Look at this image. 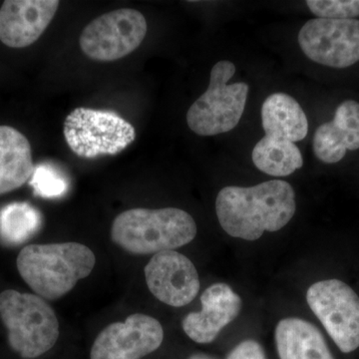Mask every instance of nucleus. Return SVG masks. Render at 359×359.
Returning <instances> with one entry per match:
<instances>
[{"label":"nucleus","instance_id":"f257e3e1","mask_svg":"<svg viewBox=\"0 0 359 359\" xmlns=\"http://www.w3.org/2000/svg\"><path fill=\"white\" fill-rule=\"evenodd\" d=\"M297 210L294 188L283 180L254 187H224L216 199L217 217L231 237L257 241L264 231H280Z\"/></svg>","mask_w":359,"mask_h":359},{"label":"nucleus","instance_id":"f03ea898","mask_svg":"<svg viewBox=\"0 0 359 359\" xmlns=\"http://www.w3.org/2000/svg\"><path fill=\"white\" fill-rule=\"evenodd\" d=\"M95 255L78 243L29 245L16 259L18 273L42 299L55 301L67 294L80 280L89 276Z\"/></svg>","mask_w":359,"mask_h":359},{"label":"nucleus","instance_id":"7ed1b4c3","mask_svg":"<svg viewBox=\"0 0 359 359\" xmlns=\"http://www.w3.org/2000/svg\"><path fill=\"white\" fill-rule=\"evenodd\" d=\"M197 231L195 219L183 210L137 208L116 217L111 240L130 254L155 255L188 245Z\"/></svg>","mask_w":359,"mask_h":359},{"label":"nucleus","instance_id":"20e7f679","mask_svg":"<svg viewBox=\"0 0 359 359\" xmlns=\"http://www.w3.org/2000/svg\"><path fill=\"white\" fill-rule=\"evenodd\" d=\"M0 318L9 346L25 359L43 355L59 339L57 316L44 299L15 290L0 292Z\"/></svg>","mask_w":359,"mask_h":359},{"label":"nucleus","instance_id":"39448f33","mask_svg":"<svg viewBox=\"0 0 359 359\" xmlns=\"http://www.w3.org/2000/svg\"><path fill=\"white\" fill-rule=\"evenodd\" d=\"M236 73L231 61L222 60L212 66L209 88L193 103L187 113V123L194 133L215 136L235 128L244 114L249 85L228 84Z\"/></svg>","mask_w":359,"mask_h":359},{"label":"nucleus","instance_id":"423d86ee","mask_svg":"<svg viewBox=\"0 0 359 359\" xmlns=\"http://www.w3.org/2000/svg\"><path fill=\"white\" fill-rule=\"evenodd\" d=\"M63 135L74 154L93 159L121 153L136 139V130L113 111L79 107L66 117Z\"/></svg>","mask_w":359,"mask_h":359},{"label":"nucleus","instance_id":"0eeeda50","mask_svg":"<svg viewBox=\"0 0 359 359\" xmlns=\"http://www.w3.org/2000/svg\"><path fill=\"white\" fill-rule=\"evenodd\" d=\"M147 30V21L140 11L117 9L102 14L84 28L80 35V48L93 60L111 62L136 50Z\"/></svg>","mask_w":359,"mask_h":359},{"label":"nucleus","instance_id":"6e6552de","mask_svg":"<svg viewBox=\"0 0 359 359\" xmlns=\"http://www.w3.org/2000/svg\"><path fill=\"white\" fill-rule=\"evenodd\" d=\"M306 302L342 353L358 348L359 297L348 285L335 278L313 283Z\"/></svg>","mask_w":359,"mask_h":359},{"label":"nucleus","instance_id":"1a4fd4ad","mask_svg":"<svg viewBox=\"0 0 359 359\" xmlns=\"http://www.w3.org/2000/svg\"><path fill=\"white\" fill-rule=\"evenodd\" d=\"M304 55L318 65L346 68L359 61V20H309L299 30Z\"/></svg>","mask_w":359,"mask_h":359},{"label":"nucleus","instance_id":"9d476101","mask_svg":"<svg viewBox=\"0 0 359 359\" xmlns=\"http://www.w3.org/2000/svg\"><path fill=\"white\" fill-rule=\"evenodd\" d=\"M164 340L159 321L135 313L104 328L94 340L90 359H141L154 353Z\"/></svg>","mask_w":359,"mask_h":359},{"label":"nucleus","instance_id":"9b49d317","mask_svg":"<svg viewBox=\"0 0 359 359\" xmlns=\"http://www.w3.org/2000/svg\"><path fill=\"white\" fill-rule=\"evenodd\" d=\"M144 273L151 294L174 308L190 304L200 290L197 269L190 259L176 250L155 254Z\"/></svg>","mask_w":359,"mask_h":359},{"label":"nucleus","instance_id":"f8f14e48","mask_svg":"<svg viewBox=\"0 0 359 359\" xmlns=\"http://www.w3.org/2000/svg\"><path fill=\"white\" fill-rule=\"evenodd\" d=\"M60 2L57 0H7L0 8V41L11 48L36 42L48 27Z\"/></svg>","mask_w":359,"mask_h":359},{"label":"nucleus","instance_id":"ddd939ff","mask_svg":"<svg viewBox=\"0 0 359 359\" xmlns=\"http://www.w3.org/2000/svg\"><path fill=\"white\" fill-rule=\"evenodd\" d=\"M202 311L191 313L182 323L185 334L200 344H211L224 327L235 320L242 299L226 283H214L201 295Z\"/></svg>","mask_w":359,"mask_h":359},{"label":"nucleus","instance_id":"4468645a","mask_svg":"<svg viewBox=\"0 0 359 359\" xmlns=\"http://www.w3.org/2000/svg\"><path fill=\"white\" fill-rule=\"evenodd\" d=\"M313 147L314 155L325 164L339 163L347 151L358 150L359 103H340L332 121L323 123L316 130Z\"/></svg>","mask_w":359,"mask_h":359},{"label":"nucleus","instance_id":"2eb2a0df","mask_svg":"<svg viewBox=\"0 0 359 359\" xmlns=\"http://www.w3.org/2000/svg\"><path fill=\"white\" fill-rule=\"evenodd\" d=\"M32 146L13 127L0 126V195L13 192L32 179L34 172Z\"/></svg>","mask_w":359,"mask_h":359},{"label":"nucleus","instance_id":"dca6fc26","mask_svg":"<svg viewBox=\"0 0 359 359\" xmlns=\"http://www.w3.org/2000/svg\"><path fill=\"white\" fill-rule=\"evenodd\" d=\"M275 337L280 359H334L318 327L302 318H283Z\"/></svg>","mask_w":359,"mask_h":359},{"label":"nucleus","instance_id":"f3484780","mask_svg":"<svg viewBox=\"0 0 359 359\" xmlns=\"http://www.w3.org/2000/svg\"><path fill=\"white\" fill-rule=\"evenodd\" d=\"M262 124L266 136L295 143L309 133V121L301 105L285 93H273L262 106Z\"/></svg>","mask_w":359,"mask_h":359},{"label":"nucleus","instance_id":"a211bd4d","mask_svg":"<svg viewBox=\"0 0 359 359\" xmlns=\"http://www.w3.org/2000/svg\"><path fill=\"white\" fill-rule=\"evenodd\" d=\"M252 162L264 173L287 177L304 166L301 150L295 143L264 136L252 150Z\"/></svg>","mask_w":359,"mask_h":359},{"label":"nucleus","instance_id":"6ab92c4d","mask_svg":"<svg viewBox=\"0 0 359 359\" xmlns=\"http://www.w3.org/2000/svg\"><path fill=\"white\" fill-rule=\"evenodd\" d=\"M40 226V212L28 203H11L0 210V238L7 245L22 244Z\"/></svg>","mask_w":359,"mask_h":359},{"label":"nucleus","instance_id":"aec40b11","mask_svg":"<svg viewBox=\"0 0 359 359\" xmlns=\"http://www.w3.org/2000/svg\"><path fill=\"white\" fill-rule=\"evenodd\" d=\"M306 4L323 20H355L359 16V0H308Z\"/></svg>","mask_w":359,"mask_h":359},{"label":"nucleus","instance_id":"412c9836","mask_svg":"<svg viewBox=\"0 0 359 359\" xmlns=\"http://www.w3.org/2000/svg\"><path fill=\"white\" fill-rule=\"evenodd\" d=\"M30 185L35 195L42 198L60 197L67 190V183L63 177L48 165L35 167Z\"/></svg>","mask_w":359,"mask_h":359},{"label":"nucleus","instance_id":"4be33fe9","mask_svg":"<svg viewBox=\"0 0 359 359\" xmlns=\"http://www.w3.org/2000/svg\"><path fill=\"white\" fill-rule=\"evenodd\" d=\"M226 359H266V355L259 342L245 340L231 351Z\"/></svg>","mask_w":359,"mask_h":359},{"label":"nucleus","instance_id":"5701e85b","mask_svg":"<svg viewBox=\"0 0 359 359\" xmlns=\"http://www.w3.org/2000/svg\"><path fill=\"white\" fill-rule=\"evenodd\" d=\"M188 359H216L212 358L211 355H207V354L204 353H198L194 354V355L190 356Z\"/></svg>","mask_w":359,"mask_h":359}]
</instances>
